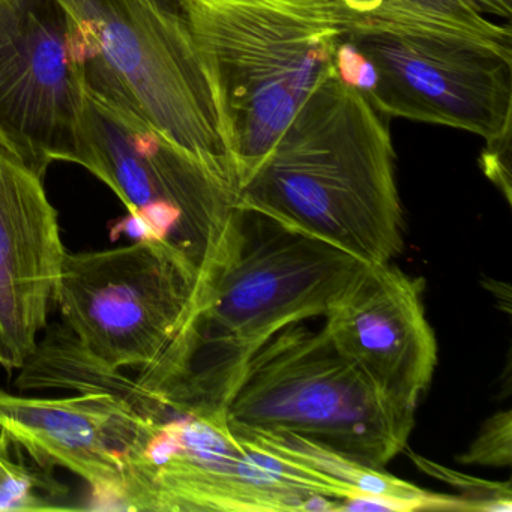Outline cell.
Segmentation results:
<instances>
[{
	"label": "cell",
	"instance_id": "2e32d148",
	"mask_svg": "<svg viewBox=\"0 0 512 512\" xmlns=\"http://www.w3.org/2000/svg\"><path fill=\"white\" fill-rule=\"evenodd\" d=\"M410 460L422 473H427L431 478L439 479L443 484L455 488L457 496L469 503L472 511L484 512H511L512 511V487L511 481L497 482L488 479L475 478L464 475L451 467L443 466L436 461L428 460L422 455L404 449Z\"/></svg>",
	"mask_w": 512,
	"mask_h": 512
},
{
	"label": "cell",
	"instance_id": "7c38bea8",
	"mask_svg": "<svg viewBox=\"0 0 512 512\" xmlns=\"http://www.w3.org/2000/svg\"><path fill=\"white\" fill-rule=\"evenodd\" d=\"M109 403V392L97 389L58 398L0 389V428L35 460L82 479L92 508L116 509L119 478L107 446Z\"/></svg>",
	"mask_w": 512,
	"mask_h": 512
},
{
	"label": "cell",
	"instance_id": "7a4b0ae2",
	"mask_svg": "<svg viewBox=\"0 0 512 512\" xmlns=\"http://www.w3.org/2000/svg\"><path fill=\"white\" fill-rule=\"evenodd\" d=\"M236 206L364 263L404 248L403 209L386 116L334 67L290 119Z\"/></svg>",
	"mask_w": 512,
	"mask_h": 512
},
{
	"label": "cell",
	"instance_id": "277c9868",
	"mask_svg": "<svg viewBox=\"0 0 512 512\" xmlns=\"http://www.w3.org/2000/svg\"><path fill=\"white\" fill-rule=\"evenodd\" d=\"M181 5L214 85L241 191L334 67L350 19L338 0H181Z\"/></svg>",
	"mask_w": 512,
	"mask_h": 512
},
{
	"label": "cell",
	"instance_id": "6da1fadb",
	"mask_svg": "<svg viewBox=\"0 0 512 512\" xmlns=\"http://www.w3.org/2000/svg\"><path fill=\"white\" fill-rule=\"evenodd\" d=\"M364 265L236 206L164 365V395L188 412L224 419L230 389L254 352L287 326L325 316Z\"/></svg>",
	"mask_w": 512,
	"mask_h": 512
},
{
	"label": "cell",
	"instance_id": "ac0fdd59",
	"mask_svg": "<svg viewBox=\"0 0 512 512\" xmlns=\"http://www.w3.org/2000/svg\"><path fill=\"white\" fill-rule=\"evenodd\" d=\"M485 176L502 191L506 203L511 206V137L488 143L481 158Z\"/></svg>",
	"mask_w": 512,
	"mask_h": 512
},
{
	"label": "cell",
	"instance_id": "3957f363",
	"mask_svg": "<svg viewBox=\"0 0 512 512\" xmlns=\"http://www.w3.org/2000/svg\"><path fill=\"white\" fill-rule=\"evenodd\" d=\"M89 97L152 128L238 200L223 116L181 0H61Z\"/></svg>",
	"mask_w": 512,
	"mask_h": 512
},
{
	"label": "cell",
	"instance_id": "d6986e66",
	"mask_svg": "<svg viewBox=\"0 0 512 512\" xmlns=\"http://www.w3.org/2000/svg\"><path fill=\"white\" fill-rule=\"evenodd\" d=\"M473 2L484 14H493L505 20L511 19L512 0H473Z\"/></svg>",
	"mask_w": 512,
	"mask_h": 512
},
{
	"label": "cell",
	"instance_id": "30bf717a",
	"mask_svg": "<svg viewBox=\"0 0 512 512\" xmlns=\"http://www.w3.org/2000/svg\"><path fill=\"white\" fill-rule=\"evenodd\" d=\"M424 286L397 266L365 263L323 316V332L391 403L416 412L437 367Z\"/></svg>",
	"mask_w": 512,
	"mask_h": 512
},
{
	"label": "cell",
	"instance_id": "8992f818",
	"mask_svg": "<svg viewBox=\"0 0 512 512\" xmlns=\"http://www.w3.org/2000/svg\"><path fill=\"white\" fill-rule=\"evenodd\" d=\"M230 431H289L374 469L407 448L415 413L383 397L323 329L287 326L248 359L224 404Z\"/></svg>",
	"mask_w": 512,
	"mask_h": 512
},
{
	"label": "cell",
	"instance_id": "e0dca14e",
	"mask_svg": "<svg viewBox=\"0 0 512 512\" xmlns=\"http://www.w3.org/2000/svg\"><path fill=\"white\" fill-rule=\"evenodd\" d=\"M466 466L509 467L512 463V412L500 410L485 419L466 452L458 455Z\"/></svg>",
	"mask_w": 512,
	"mask_h": 512
},
{
	"label": "cell",
	"instance_id": "5b68a950",
	"mask_svg": "<svg viewBox=\"0 0 512 512\" xmlns=\"http://www.w3.org/2000/svg\"><path fill=\"white\" fill-rule=\"evenodd\" d=\"M334 71L386 118L511 137L512 44L412 20H350Z\"/></svg>",
	"mask_w": 512,
	"mask_h": 512
},
{
	"label": "cell",
	"instance_id": "8fae6325",
	"mask_svg": "<svg viewBox=\"0 0 512 512\" xmlns=\"http://www.w3.org/2000/svg\"><path fill=\"white\" fill-rule=\"evenodd\" d=\"M65 254L44 178L0 148V365L8 374L47 328Z\"/></svg>",
	"mask_w": 512,
	"mask_h": 512
},
{
	"label": "cell",
	"instance_id": "ba28073f",
	"mask_svg": "<svg viewBox=\"0 0 512 512\" xmlns=\"http://www.w3.org/2000/svg\"><path fill=\"white\" fill-rule=\"evenodd\" d=\"M83 169L116 194L136 239L164 245L202 274L236 197L157 131L86 94Z\"/></svg>",
	"mask_w": 512,
	"mask_h": 512
},
{
	"label": "cell",
	"instance_id": "9c48e42d",
	"mask_svg": "<svg viewBox=\"0 0 512 512\" xmlns=\"http://www.w3.org/2000/svg\"><path fill=\"white\" fill-rule=\"evenodd\" d=\"M86 92L61 0H0V148L46 178L82 167Z\"/></svg>",
	"mask_w": 512,
	"mask_h": 512
},
{
	"label": "cell",
	"instance_id": "5bb4252c",
	"mask_svg": "<svg viewBox=\"0 0 512 512\" xmlns=\"http://www.w3.org/2000/svg\"><path fill=\"white\" fill-rule=\"evenodd\" d=\"M70 487L0 428V512L71 511Z\"/></svg>",
	"mask_w": 512,
	"mask_h": 512
},
{
	"label": "cell",
	"instance_id": "52a82bcc",
	"mask_svg": "<svg viewBox=\"0 0 512 512\" xmlns=\"http://www.w3.org/2000/svg\"><path fill=\"white\" fill-rule=\"evenodd\" d=\"M197 280L184 257L146 239L67 251L55 305L92 359L145 377L178 346L193 313Z\"/></svg>",
	"mask_w": 512,
	"mask_h": 512
},
{
	"label": "cell",
	"instance_id": "4fadbf2b",
	"mask_svg": "<svg viewBox=\"0 0 512 512\" xmlns=\"http://www.w3.org/2000/svg\"><path fill=\"white\" fill-rule=\"evenodd\" d=\"M232 434L239 442L295 467L313 482L320 494L338 502L377 496L415 503L419 511H472L469 503L457 494L430 493L383 469L365 466L322 443L289 431H232Z\"/></svg>",
	"mask_w": 512,
	"mask_h": 512
},
{
	"label": "cell",
	"instance_id": "9a60e30c",
	"mask_svg": "<svg viewBox=\"0 0 512 512\" xmlns=\"http://www.w3.org/2000/svg\"><path fill=\"white\" fill-rule=\"evenodd\" d=\"M350 20L391 19L442 23L512 44L508 26L488 20L473 0H338Z\"/></svg>",
	"mask_w": 512,
	"mask_h": 512
}]
</instances>
